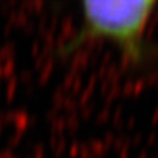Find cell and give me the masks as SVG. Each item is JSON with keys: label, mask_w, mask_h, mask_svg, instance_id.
<instances>
[{"label": "cell", "mask_w": 158, "mask_h": 158, "mask_svg": "<svg viewBox=\"0 0 158 158\" xmlns=\"http://www.w3.org/2000/svg\"><path fill=\"white\" fill-rule=\"evenodd\" d=\"M154 0L133 2H82V24L78 32L58 49L59 57H69L92 40L112 41L123 59L135 67L149 65L157 50L146 41L145 31L154 13Z\"/></svg>", "instance_id": "cell-1"}]
</instances>
